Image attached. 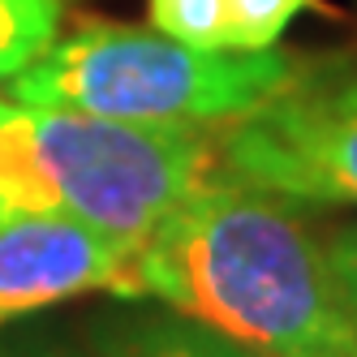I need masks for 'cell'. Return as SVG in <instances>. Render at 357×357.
I'll use <instances>...</instances> for the list:
<instances>
[{
    "label": "cell",
    "instance_id": "1",
    "mask_svg": "<svg viewBox=\"0 0 357 357\" xmlns=\"http://www.w3.org/2000/svg\"><path fill=\"white\" fill-rule=\"evenodd\" d=\"M142 297L259 357H357V314L301 202L215 168L138 245Z\"/></svg>",
    "mask_w": 357,
    "mask_h": 357
},
{
    "label": "cell",
    "instance_id": "2",
    "mask_svg": "<svg viewBox=\"0 0 357 357\" xmlns=\"http://www.w3.org/2000/svg\"><path fill=\"white\" fill-rule=\"evenodd\" d=\"M215 168L211 130L22 104L0 121L5 211L73 215L125 245H142Z\"/></svg>",
    "mask_w": 357,
    "mask_h": 357
},
{
    "label": "cell",
    "instance_id": "3",
    "mask_svg": "<svg viewBox=\"0 0 357 357\" xmlns=\"http://www.w3.org/2000/svg\"><path fill=\"white\" fill-rule=\"evenodd\" d=\"M310 65L267 52H207L160 31L86 17L9 82L22 108H65L134 125L224 130L297 86Z\"/></svg>",
    "mask_w": 357,
    "mask_h": 357
},
{
    "label": "cell",
    "instance_id": "4",
    "mask_svg": "<svg viewBox=\"0 0 357 357\" xmlns=\"http://www.w3.org/2000/svg\"><path fill=\"white\" fill-rule=\"evenodd\" d=\"M220 168L301 207H357V78L310 69L271 104L224 125Z\"/></svg>",
    "mask_w": 357,
    "mask_h": 357
},
{
    "label": "cell",
    "instance_id": "5",
    "mask_svg": "<svg viewBox=\"0 0 357 357\" xmlns=\"http://www.w3.org/2000/svg\"><path fill=\"white\" fill-rule=\"evenodd\" d=\"M86 293L142 301L138 245H125L73 215H0V327Z\"/></svg>",
    "mask_w": 357,
    "mask_h": 357
},
{
    "label": "cell",
    "instance_id": "6",
    "mask_svg": "<svg viewBox=\"0 0 357 357\" xmlns=\"http://www.w3.org/2000/svg\"><path fill=\"white\" fill-rule=\"evenodd\" d=\"M86 357H254L181 314H104L86 327Z\"/></svg>",
    "mask_w": 357,
    "mask_h": 357
},
{
    "label": "cell",
    "instance_id": "7",
    "mask_svg": "<svg viewBox=\"0 0 357 357\" xmlns=\"http://www.w3.org/2000/svg\"><path fill=\"white\" fill-rule=\"evenodd\" d=\"M61 31V0H0V82H13L52 47Z\"/></svg>",
    "mask_w": 357,
    "mask_h": 357
},
{
    "label": "cell",
    "instance_id": "8",
    "mask_svg": "<svg viewBox=\"0 0 357 357\" xmlns=\"http://www.w3.org/2000/svg\"><path fill=\"white\" fill-rule=\"evenodd\" d=\"M146 9H151V26L168 39L207 47V52H237L228 0H146Z\"/></svg>",
    "mask_w": 357,
    "mask_h": 357
},
{
    "label": "cell",
    "instance_id": "9",
    "mask_svg": "<svg viewBox=\"0 0 357 357\" xmlns=\"http://www.w3.org/2000/svg\"><path fill=\"white\" fill-rule=\"evenodd\" d=\"M310 5L314 0H228L233 47L237 52H267L293 26V17Z\"/></svg>",
    "mask_w": 357,
    "mask_h": 357
},
{
    "label": "cell",
    "instance_id": "10",
    "mask_svg": "<svg viewBox=\"0 0 357 357\" xmlns=\"http://www.w3.org/2000/svg\"><path fill=\"white\" fill-rule=\"evenodd\" d=\"M323 254H327V267H331V275H336L349 310L357 314V220L331 228V233L323 237Z\"/></svg>",
    "mask_w": 357,
    "mask_h": 357
},
{
    "label": "cell",
    "instance_id": "11",
    "mask_svg": "<svg viewBox=\"0 0 357 357\" xmlns=\"http://www.w3.org/2000/svg\"><path fill=\"white\" fill-rule=\"evenodd\" d=\"M0 357H86L47 331H0Z\"/></svg>",
    "mask_w": 357,
    "mask_h": 357
},
{
    "label": "cell",
    "instance_id": "12",
    "mask_svg": "<svg viewBox=\"0 0 357 357\" xmlns=\"http://www.w3.org/2000/svg\"><path fill=\"white\" fill-rule=\"evenodd\" d=\"M13 108H17V104H13V99H0V121H5V116H9Z\"/></svg>",
    "mask_w": 357,
    "mask_h": 357
},
{
    "label": "cell",
    "instance_id": "13",
    "mask_svg": "<svg viewBox=\"0 0 357 357\" xmlns=\"http://www.w3.org/2000/svg\"><path fill=\"white\" fill-rule=\"evenodd\" d=\"M0 215H9V211H5V202H0Z\"/></svg>",
    "mask_w": 357,
    "mask_h": 357
},
{
    "label": "cell",
    "instance_id": "14",
    "mask_svg": "<svg viewBox=\"0 0 357 357\" xmlns=\"http://www.w3.org/2000/svg\"><path fill=\"white\" fill-rule=\"evenodd\" d=\"M254 357H259V353H254Z\"/></svg>",
    "mask_w": 357,
    "mask_h": 357
}]
</instances>
